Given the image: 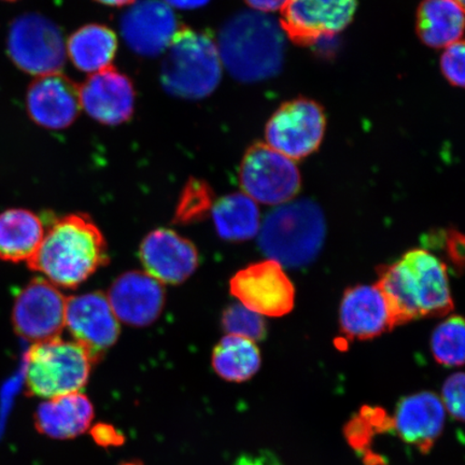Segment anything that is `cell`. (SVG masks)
<instances>
[{"label": "cell", "mask_w": 465, "mask_h": 465, "mask_svg": "<svg viewBox=\"0 0 465 465\" xmlns=\"http://www.w3.org/2000/svg\"><path fill=\"white\" fill-rule=\"evenodd\" d=\"M375 286L391 312L392 328L412 320L441 317L453 310L446 265L431 252L414 249L382 267Z\"/></svg>", "instance_id": "1"}, {"label": "cell", "mask_w": 465, "mask_h": 465, "mask_svg": "<svg viewBox=\"0 0 465 465\" xmlns=\"http://www.w3.org/2000/svg\"><path fill=\"white\" fill-rule=\"evenodd\" d=\"M107 242L85 214H68L45 232L42 245L27 262L55 287L77 288L108 262Z\"/></svg>", "instance_id": "2"}, {"label": "cell", "mask_w": 465, "mask_h": 465, "mask_svg": "<svg viewBox=\"0 0 465 465\" xmlns=\"http://www.w3.org/2000/svg\"><path fill=\"white\" fill-rule=\"evenodd\" d=\"M217 46L226 71L242 83L274 77L282 67V29L271 16L258 11H245L226 22Z\"/></svg>", "instance_id": "3"}, {"label": "cell", "mask_w": 465, "mask_h": 465, "mask_svg": "<svg viewBox=\"0 0 465 465\" xmlns=\"http://www.w3.org/2000/svg\"><path fill=\"white\" fill-rule=\"evenodd\" d=\"M164 54L161 83L171 95L202 100L217 89L223 62L211 34L182 25Z\"/></svg>", "instance_id": "4"}, {"label": "cell", "mask_w": 465, "mask_h": 465, "mask_svg": "<svg viewBox=\"0 0 465 465\" xmlns=\"http://www.w3.org/2000/svg\"><path fill=\"white\" fill-rule=\"evenodd\" d=\"M259 245L270 260L300 267L316 259L325 237V220L317 203L303 200L279 205L260 228Z\"/></svg>", "instance_id": "5"}, {"label": "cell", "mask_w": 465, "mask_h": 465, "mask_svg": "<svg viewBox=\"0 0 465 465\" xmlns=\"http://www.w3.org/2000/svg\"><path fill=\"white\" fill-rule=\"evenodd\" d=\"M95 359L74 341L36 342L26 354L25 383L29 394L45 400L80 392L89 381Z\"/></svg>", "instance_id": "6"}, {"label": "cell", "mask_w": 465, "mask_h": 465, "mask_svg": "<svg viewBox=\"0 0 465 465\" xmlns=\"http://www.w3.org/2000/svg\"><path fill=\"white\" fill-rule=\"evenodd\" d=\"M7 50L17 68L38 77L61 73L66 62L61 28L38 14H25L11 23Z\"/></svg>", "instance_id": "7"}, {"label": "cell", "mask_w": 465, "mask_h": 465, "mask_svg": "<svg viewBox=\"0 0 465 465\" xmlns=\"http://www.w3.org/2000/svg\"><path fill=\"white\" fill-rule=\"evenodd\" d=\"M240 182L250 199L272 206L291 202L301 188L293 161L262 143L252 144L243 155Z\"/></svg>", "instance_id": "8"}, {"label": "cell", "mask_w": 465, "mask_h": 465, "mask_svg": "<svg viewBox=\"0 0 465 465\" xmlns=\"http://www.w3.org/2000/svg\"><path fill=\"white\" fill-rule=\"evenodd\" d=\"M325 124L323 109L316 102L298 98L284 103L266 125V144L290 160L304 159L322 143Z\"/></svg>", "instance_id": "9"}, {"label": "cell", "mask_w": 465, "mask_h": 465, "mask_svg": "<svg viewBox=\"0 0 465 465\" xmlns=\"http://www.w3.org/2000/svg\"><path fill=\"white\" fill-rule=\"evenodd\" d=\"M67 299L46 279L36 278L16 295L11 322L23 340H54L65 328Z\"/></svg>", "instance_id": "10"}, {"label": "cell", "mask_w": 465, "mask_h": 465, "mask_svg": "<svg viewBox=\"0 0 465 465\" xmlns=\"http://www.w3.org/2000/svg\"><path fill=\"white\" fill-rule=\"evenodd\" d=\"M231 293L248 310L262 317H282L293 310V283L274 260L259 262L235 274Z\"/></svg>", "instance_id": "11"}, {"label": "cell", "mask_w": 465, "mask_h": 465, "mask_svg": "<svg viewBox=\"0 0 465 465\" xmlns=\"http://www.w3.org/2000/svg\"><path fill=\"white\" fill-rule=\"evenodd\" d=\"M358 0H288L281 27L295 44L311 45L351 25Z\"/></svg>", "instance_id": "12"}, {"label": "cell", "mask_w": 465, "mask_h": 465, "mask_svg": "<svg viewBox=\"0 0 465 465\" xmlns=\"http://www.w3.org/2000/svg\"><path fill=\"white\" fill-rule=\"evenodd\" d=\"M65 327L74 341L95 359L115 344L120 335L119 320L107 295L91 292L67 299Z\"/></svg>", "instance_id": "13"}, {"label": "cell", "mask_w": 465, "mask_h": 465, "mask_svg": "<svg viewBox=\"0 0 465 465\" xmlns=\"http://www.w3.org/2000/svg\"><path fill=\"white\" fill-rule=\"evenodd\" d=\"M180 26L170 5L161 0H138L121 19L126 45L135 54L148 57L164 54Z\"/></svg>", "instance_id": "14"}, {"label": "cell", "mask_w": 465, "mask_h": 465, "mask_svg": "<svg viewBox=\"0 0 465 465\" xmlns=\"http://www.w3.org/2000/svg\"><path fill=\"white\" fill-rule=\"evenodd\" d=\"M79 92L81 108L102 124H124L135 112V87L130 77L114 67L93 74Z\"/></svg>", "instance_id": "15"}, {"label": "cell", "mask_w": 465, "mask_h": 465, "mask_svg": "<svg viewBox=\"0 0 465 465\" xmlns=\"http://www.w3.org/2000/svg\"><path fill=\"white\" fill-rule=\"evenodd\" d=\"M29 116L46 130L71 126L81 112L79 85L61 73L35 79L26 93Z\"/></svg>", "instance_id": "16"}, {"label": "cell", "mask_w": 465, "mask_h": 465, "mask_svg": "<svg viewBox=\"0 0 465 465\" xmlns=\"http://www.w3.org/2000/svg\"><path fill=\"white\" fill-rule=\"evenodd\" d=\"M145 272L162 284H179L199 267L197 249L178 232L159 229L149 232L139 248Z\"/></svg>", "instance_id": "17"}, {"label": "cell", "mask_w": 465, "mask_h": 465, "mask_svg": "<svg viewBox=\"0 0 465 465\" xmlns=\"http://www.w3.org/2000/svg\"><path fill=\"white\" fill-rule=\"evenodd\" d=\"M107 299L120 322L147 327L159 318L165 304L163 284L143 272H129L110 288Z\"/></svg>", "instance_id": "18"}, {"label": "cell", "mask_w": 465, "mask_h": 465, "mask_svg": "<svg viewBox=\"0 0 465 465\" xmlns=\"http://www.w3.org/2000/svg\"><path fill=\"white\" fill-rule=\"evenodd\" d=\"M446 411L433 392H420L400 401L392 417L393 431L421 453H428L443 433Z\"/></svg>", "instance_id": "19"}, {"label": "cell", "mask_w": 465, "mask_h": 465, "mask_svg": "<svg viewBox=\"0 0 465 465\" xmlns=\"http://www.w3.org/2000/svg\"><path fill=\"white\" fill-rule=\"evenodd\" d=\"M342 333L351 340H371L392 330L391 312L381 290L374 286L348 289L340 308Z\"/></svg>", "instance_id": "20"}, {"label": "cell", "mask_w": 465, "mask_h": 465, "mask_svg": "<svg viewBox=\"0 0 465 465\" xmlns=\"http://www.w3.org/2000/svg\"><path fill=\"white\" fill-rule=\"evenodd\" d=\"M94 406L81 392L45 400L35 412L37 431L54 440H73L90 429Z\"/></svg>", "instance_id": "21"}, {"label": "cell", "mask_w": 465, "mask_h": 465, "mask_svg": "<svg viewBox=\"0 0 465 465\" xmlns=\"http://www.w3.org/2000/svg\"><path fill=\"white\" fill-rule=\"evenodd\" d=\"M45 232L43 220L28 209L0 213V261L28 262L42 245Z\"/></svg>", "instance_id": "22"}, {"label": "cell", "mask_w": 465, "mask_h": 465, "mask_svg": "<svg viewBox=\"0 0 465 465\" xmlns=\"http://www.w3.org/2000/svg\"><path fill=\"white\" fill-rule=\"evenodd\" d=\"M463 27V5L456 0H423L418 9L417 33L431 48H447L460 42Z\"/></svg>", "instance_id": "23"}, {"label": "cell", "mask_w": 465, "mask_h": 465, "mask_svg": "<svg viewBox=\"0 0 465 465\" xmlns=\"http://www.w3.org/2000/svg\"><path fill=\"white\" fill-rule=\"evenodd\" d=\"M66 49L75 68L95 74L110 67L118 50V38L112 28L94 23L77 29L69 37Z\"/></svg>", "instance_id": "24"}, {"label": "cell", "mask_w": 465, "mask_h": 465, "mask_svg": "<svg viewBox=\"0 0 465 465\" xmlns=\"http://www.w3.org/2000/svg\"><path fill=\"white\" fill-rule=\"evenodd\" d=\"M213 218L218 234L228 242L252 240L261 228L257 203L245 193L226 195L214 203Z\"/></svg>", "instance_id": "25"}, {"label": "cell", "mask_w": 465, "mask_h": 465, "mask_svg": "<svg viewBox=\"0 0 465 465\" xmlns=\"http://www.w3.org/2000/svg\"><path fill=\"white\" fill-rule=\"evenodd\" d=\"M213 368L224 381H249L261 368V353L257 345L245 337L226 335L213 352Z\"/></svg>", "instance_id": "26"}, {"label": "cell", "mask_w": 465, "mask_h": 465, "mask_svg": "<svg viewBox=\"0 0 465 465\" xmlns=\"http://www.w3.org/2000/svg\"><path fill=\"white\" fill-rule=\"evenodd\" d=\"M393 431L392 416L380 406L364 405L345 426L348 444L364 458L368 465H380L381 459L371 450L375 436Z\"/></svg>", "instance_id": "27"}, {"label": "cell", "mask_w": 465, "mask_h": 465, "mask_svg": "<svg viewBox=\"0 0 465 465\" xmlns=\"http://www.w3.org/2000/svg\"><path fill=\"white\" fill-rule=\"evenodd\" d=\"M431 349L436 362L445 366H461L464 362V322L452 316L435 329Z\"/></svg>", "instance_id": "28"}, {"label": "cell", "mask_w": 465, "mask_h": 465, "mask_svg": "<svg viewBox=\"0 0 465 465\" xmlns=\"http://www.w3.org/2000/svg\"><path fill=\"white\" fill-rule=\"evenodd\" d=\"M223 324L229 334L245 337L254 342L263 340L266 335V324L263 317L242 304H234L226 308Z\"/></svg>", "instance_id": "29"}, {"label": "cell", "mask_w": 465, "mask_h": 465, "mask_svg": "<svg viewBox=\"0 0 465 465\" xmlns=\"http://www.w3.org/2000/svg\"><path fill=\"white\" fill-rule=\"evenodd\" d=\"M213 191L208 183L199 179H191L180 197L177 218L182 223L199 219L213 208Z\"/></svg>", "instance_id": "30"}, {"label": "cell", "mask_w": 465, "mask_h": 465, "mask_svg": "<svg viewBox=\"0 0 465 465\" xmlns=\"http://www.w3.org/2000/svg\"><path fill=\"white\" fill-rule=\"evenodd\" d=\"M464 374H452L444 383L441 403L453 420L464 421Z\"/></svg>", "instance_id": "31"}, {"label": "cell", "mask_w": 465, "mask_h": 465, "mask_svg": "<svg viewBox=\"0 0 465 465\" xmlns=\"http://www.w3.org/2000/svg\"><path fill=\"white\" fill-rule=\"evenodd\" d=\"M440 69L452 85L464 86V44L462 42L447 46L440 57Z\"/></svg>", "instance_id": "32"}, {"label": "cell", "mask_w": 465, "mask_h": 465, "mask_svg": "<svg viewBox=\"0 0 465 465\" xmlns=\"http://www.w3.org/2000/svg\"><path fill=\"white\" fill-rule=\"evenodd\" d=\"M445 248L447 255L453 266L462 272L464 265V237L460 232L450 230L446 232Z\"/></svg>", "instance_id": "33"}, {"label": "cell", "mask_w": 465, "mask_h": 465, "mask_svg": "<svg viewBox=\"0 0 465 465\" xmlns=\"http://www.w3.org/2000/svg\"><path fill=\"white\" fill-rule=\"evenodd\" d=\"M91 433L96 443L103 447L120 446L124 441V436L106 423H98Z\"/></svg>", "instance_id": "34"}, {"label": "cell", "mask_w": 465, "mask_h": 465, "mask_svg": "<svg viewBox=\"0 0 465 465\" xmlns=\"http://www.w3.org/2000/svg\"><path fill=\"white\" fill-rule=\"evenodd\" d=\"M249 7L257 10L258 13L266 14L282 10L288 0H245Z\"/></svg>", "instance_id": "35"}, {"label": "cell", "mask_w": 465, "mask_h": 465, "mask_svg": "<svg viewBox=\"0 0 465 465\" xmlns=\"http://www.w3.org/2000/svg\"><path fill=\"white\" fill-rule=\"evenodd\" d=\"M170 7L183 10L199 9L209 3V0H164Z\"/></svg>", "instance_id": "36"}, {"label": "cell", "mask_w": 465, "mask_h": 465, "mask_svg": "<svg viewBox=\"0 0 465 465\" xmlns=\"http://www.w3.org/2000/svg\"><path fill=\"white\" fill-rule=\"evenodd\" d=\"M97 3H100L104 5H109V7H124V5H131L135 3V0H96Z\"/></svg>", "instance_id": "37"}, {"label": "cell", "mask_w": 465, "mask_h": 465, "mask_svg": "<svg viewBox=\"0 0 465 465\" xmlns=\"http://www.w3.org/2000/svg\"><path fill=\"white\" fill-rule=\"evenodd\" d=\"M122 465H143V464H142L141 462H138V461H131V462L124 463Z\"/></svg>", "instance_id": "38"}, {"label": "cell", "mask_w": 465, "mask_h": 465, "mask_svg": "<svg viewBox=\"0 0 465 465\" xmlns=\"http://www.w3.org/2000/svg\"><path fill=\"white\" fill-rule=\"evenodd\" d=\"M456 2L463 5L464 0H456Z\"/></svg>", "instance_id": "39"}, {"label": "cell", "mask_w": 465, "mask_h": 465, "mask_svg": "<svg viewBox=\"0 0 465 465\" xmlns=\"http://www.w3.org/2000/svg\"><path fill=\"white\" fill-rule=\"evenodd\" d=\"M5 2H15V0H5Z\"/></svg>", "instance_id": "40"}]
</instances>
